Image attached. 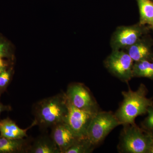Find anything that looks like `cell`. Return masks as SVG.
Segmentation results:
<instances>
[{"mask_svg": "<svg viewBox=\"0 0 153 153\" xmlns=\"http://www.w3.org/2000/svg\"><path fill=\"white\" fill-rule=\"evenodd\" d=\"M36 125L35 120L31 126L26 129L19 127L15 122L9 118L0 120V136L9 139H22L27 137L28 130Z\"/></svg>", "mask_w": 153, "mask_h": 153, "instance_id": "30bf717a", "label": "cell"}, {"mask_svg": "<svg viewBox=\"0 0 153 153\" xmlns=\"http://www.w3.org/2000/svg\"><path fill=\"white\" fill-rule=\"evenodd\" d=\"M127 49L128 54L135 62L149 60L151 57L149 47L147 44L140 40L128 47Z\"/></svg>", "mask_w": 153, "mask_h": 153, "instance_id": "4fadbf2b", "label": "cell"}, {"mask_svg": "<svg viewBox=\"0 0 153 153\" xmlns=\"http://www.w3.org/2000/svg\"><path fill=\"white\" fill-rule=\"evenodd\" d=\"M151 1H152L153 2V0H151Z\"/></svg>", "mask_w": 153, "mask_h": 153, "instance_id": "cb8c5ba5", "label": "cell"}, {"mask_svg": "<svg viewBox=\"0 0 153 153\" xmlns=\"http://www.w3.org/2000/svg\"><path fill=\"white\" fill-rule=\"evenodd\" d=\"M119 144L122 152L128 153H148L152 137L150 131L134 124L125 125Z\"/></svg>", "mask_w": 153, "mask_h": 153, "instance_id": "3957f363", "label": "cell"}, {"mask_svg": "<svg viewBox=\"0 0 153 153\" xmlns=\"http://www.w3.org/2000/svg\"><path fill=\"white\" fill-rule=\"evenodd\" d=\"M12 108L10 105H4L0 102V115L2 112L5 111H10Z\"/></svg>", "mask_w": 153, "mask_h": 153, "instance_id": "d6986e66", "label": "cell"}, {"mask_svg": "<svg viewBox=\"0 0 153 153\" xmlns=\"http://www.w3.org/2000/svg\"><path fill=\"white\" fill-rule=\"evenodd\" d=\"M133 77H144L153 79V63L149 60L136 62L133 68Z\"/></svg>", "mask_w": 153, "mask_h": 153, "instance_id": "9a60e30c", "label": "cell"}, {"mask_svg": "<svg viewBox=\"0 0 153 153\" xmlns=\"http://www.w3.org/2000/svg\"><path fill=\"white\" fill-rule=\"evenodd\" d=\"M11 72L5 70L0 74V94L6 90L10 80Z\"/></svg>", "mask_w": 153, "mask_h": 153, "instance_id": "e0dca14e", "label": "cell"}, {"mask_svg": "<svg viewBox=\"0 0 153 153\" xmlns=\"http://www.w3.org/2000/svg\"><path fill=\"white\" fill-rule=\"evenodd\" d=\"M140 14V25H149L153 30V2L151 0H137Z\"/></svg>", "mask_w": 153, "mask_h": 153, "instance_id": "5bb4252c", "label": "cell"}, {"mask_svg": "<svg viewBox=\"0 0 153 153\" xmlns=\"http://www.w3.org/2000/svg\"><path fill=\"white\" fill-rule=\"evenodd\" d=\"M144 128L149 131H153V121L148 123H143Z\"/></svg>", "mask_w": 153, "mask_h": 153, "instance_id": "ffe728a7", "label": "cell"}, {"mask_svg": "<svg viewBox=\"0 0 153 153\" xmlns=\"http://www.w3.org/2000/svg\"><path fill=\"white\" fill-rule=\"evenodd\" d=\"M5 64L2 59V57H0V74L5 70Z\"/></svg>", "mask_w": 153, "mask_h": 153, "instance_id": "44dd1931", "label": "cell"}, {"mask_svg": "<svg viewBox=\"0 0 153 153\" xmlns=\"http://www.w3.org/2000/svg\"><path fill=\"white\" fill-rule=\"evenodd\" d=\"M66 94H59L38 102L34 107L36 125L43 129L52 128L65 122L68 113Z\"/></svg>", "mask_w": 153, "mask_h": 153, "instance_id": "6da1fadb", "label": "cell"}, {"mask_svg": "<svg viewBox=\"0 0 153 153\" xmlns=\"http://www.w3.org/2000/svg\"><path fill=\"white\" fill-rule=\"evenodd\" d=\"M52 128L50 136L61 153H66V151L80 138L65 122L57 124Z\"/></svg>", "mask_w": 153, "mask_h": 153, "instance_id": "9c48e42d", "label": "cell"}, {"mask_svg": "<svg viewBox=\"0 0 153 153\" xmlns=\"http://www.w3.org/2000/svg\"><path fill=\"white\" fill-rule=\"evenodd\" d=\"M27 153H61L60 149L51 137L40 136L30 144Z\"/></svg>", "mask_w": 153, "mask_h": 153, "instance_id": "8fae6325", "label": "cell"}, {"mask_svg": "<svg viewBox=\"0 0 153 153\" xmlns=\"http://www.w3.org/2000/svg\"><path fill=\"white\" fill-rule=\"evenodd\" d=\"M105 63L111 73L124 82H128L133 77L134 61L127 52L113 50Z\"/></svg>", "mask_w": 153, "mask_h": 153, "instance_id": "5b68a950", "label": "cell"}, {"mask_svg": "<svg viewBox=\"0 0 153 153\" xmlns=\"http://www.w3.org/2000/svg\"><path fill=\"white\" fill-rule=\"evenodd\" d=\"M147 88L143 84L135 91L129 89L122 92L123 101L115 114L121 125L134 124L138 116L147 113L149 108L153 106L152 100L147 97Z\"/></svg>", "mask_w": 153, "mask_h": 153, "instance_id": "7a4b0ae2", "label": "cell"}, {"mask_svg": "<svg viewBox=\"0 0 153 153\" xmlns=\"http://www.w3.org/2000/svg\"><path fill=\"white\" fill-rule=\"evenodd\" d=\"M68 113L65 122L76 136L80 138L85 137L91 121L96 112L79 109L68 100Z\"/></svg>", "mask_w": 153, "mask_h": 153, "instance_id": "52a82bcc", "label": "cell"}, {"mask_svg": "<svg viewBox=\"0 0 153 153\" xmlns=\"http://www.w3.org/2000/svg\"><path fill=\"white\" fill-rule=\"evenodd\" d=\"M6 56V53L3 48V45L0 44V57H2Z\"/></svg>", "mask_w": 153, "mask_h": 153, "instance_id": "603a6c76", "label": "cell"}, {"mask_svg": "<svg viewBox=\"0 0 153 153\" xmlns=\"http://www.w3.org/2000/svg\"><path fill=\"white\" fill-rule=\"evenodd\" d=\"M66 94L68 101L77 108L97 112V103L88 88L82 83H72L68 86Z\"/></svg>", "mask_w": 153, "mask_h": 153, "instance_id": "8992f818", "label": "cell"}, {"mask_svg": "<svg viewBox=\"0 0 153 153\" xmlns=\"http://www.w3.org/2000/svg\"><path fill=\"white\" fill-rule=\"evenodd\" d=\"M120 125L115 115L112 112L98 111L91 121L86 137L95 146L102 142L112 130Z\"/></svg>", "mask_w": 153, "mask_h": 153, "instance_id": "277c9868", "label": "cell"}, {"mask_svg": "<svg viewBox=\"0 0 153 153\" xmlns=\"http://www.w3.org/2000/svg\"><path fill=\"white\" fill-rule=\"evenodd\" d=\"M150 131L151 133L152 141H151L150 146L149 149V153H153V131Z\"/></svg>", "mask_w": 153, "mask_h": 153, "instance_id": "7402d4cb", "label": "cell"}, {"mask_svg": "<svg viewBox=\"0 0 153 153\" xmlns=\"http://www.w3.org/2000/svg\"><path fill=\"white\" fill-rule=\"evenodd\" d=\"M141 25L123 26L118 28L114 33L111 45L113 50L128 48L135 44L142 35Z\"/></svg>", "mask_w": 153, "mask_h": 153, "instance_id": "ba28073f", "label": "cell"}, {"mask_svg": "<svg viewBox=\"0 0 153 153\" xmlns=\"http://www.w3.org/2000/svg\"><path fill=\"white\" fill-rule=\"evenodd\" d=\"M95 146L86 137L80 138L65 153H89L93 151Z\"/></svg>", "mask_w": 153, "mask_h": 153, "instance_id": "2e32d148", "label": "cell"}, {"mask_svg": "<svg viewBox=\"0 0 153 153\" xmlns=\"http://www.w3.org/2000/svg\"><path fill=\"white\" fill-rule=\"evenodd\" d=\"M148 116L143 123H148L153 121V106L150 107L148 110Z\"/></svg>", "mask_w": 153, "mask_h": 153, "instance_id": "ac0fdd59", "label": "cell"}, {"mask_svg": "<svg viewBox=\"0 0 153 153\" xmlns=\"http://www.w3.org/2000/svg\"><path fill=\"white\" fill-rule=\"evenodd\" d=\"M30 144L28 139H9L0 136V153H27Z\"/></svg>", "mask_w": 153, "mask_h": 153, "instance_id": "7c38bea8", "label": "cell"}]
</instances>
